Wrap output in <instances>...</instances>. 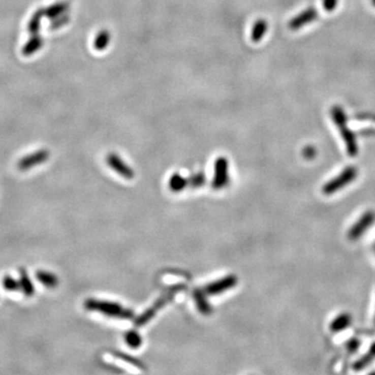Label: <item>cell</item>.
<instances>
[{
	"label": "cell",
	"mask_w": 375,
	"mask_h": 375,
	"mask_svg": "<svg viewBox=\"0 0 375 375\" xmlns=\"http://www.w3.org/2000/svg\"><path fill=\"white\" fill-rule=\"evenodd\" d=\"M83 305H85V308L87 310L98 311V312H101V314L103 315L110 316L113 318L128 319V320L135 318V312L132 309L124 307L121 304L116 303V302L89 298L85 301Z\"/></svg>",
	"instance_id": "1"
},
{
	"label": "cell",
	"mask_w": 375,
	"mask_h": 375,
	"mask_svg": "<svg viewBox=\"0 0 375 375\" xmlns=\"http://www.w3.org/2000/svg\"><path fill=\"white\" fill-rule=\"evenodd\" d=\"M330 115H331L332 120L335 121L337 128L339 129V131L341 133V136L343 137V139L345 141L348 154L351 155V157L357 155L358 152H359L357 139H356V136H354L353 132H351L347 127V116H346L343 108H341L339 106H333L330 109Z\"/></svg>",
	"instance_id": "2"
},
{
	"label": "cell",
	"mask_w": 375,
	"mask_h": 375,
	"mask_svg": "<svg viewBox=\"0 0 375 375\" xmlns=\"http://www.w3.org/2000/svg\"><path fill=\"white\" fill-rule=\"evenodd\" d=\"M184 289V286L179 284V285H176V286H173L171 287L168 291H167V293H165L163 296H161L153 304L152 306H150L149 308L146 309L143 314H141L139 317H137L135 319V324L136 326L140 327V326H143L145 325L147 322H149L154 316L157 312L163 307L165 306L166 304H168L174 297L175 295L178 293V292H180L181 290Z\"/></svg>",
	"instance_id": "3"
},
{
	"label": "cell",
	"mask_w": 375,
	"mask_h": 375,
	"mask_svg": "<svg viewBox=\"0 0 375 375\" xmlns=\"http://www.w3.org/2000/svg\"><path fill=\"white\" fill-rule=\"evenodd\" d=\"M357 173H358V170L356 167L348 166L338 177L330 180L323 186V193L327 195L335 193L336 191L341 189V188L345 186L348 182H351L354 178H356Z\"/></svg>",
	"instance_id": "4"
},
{
	"label": "cell",
	"mask_w": 375,
	"mask_h": 375,
	"mask_svg": "<svg viewBox=\"0 0 375 375\" xmlns=\"http://www.w3.org/2000/svg\"><path fill=\"white\" fill-rule=\"evenodd\" d=\"M49 157L50 152L47 149H40L21 159L18 162V168L21 171H28L33 169L34 167L47 162Z\"/></svg>",
	"instance_id": "5"
},
{
	"label": "cell",
	"mask_w": 375,
	"mask_h": 375,
	"mask_svg": "<svg viewBox=\"0 0 375 375\" xmlns=\"http://www.w3.org/2000/svg\"><path fill=\"white\" fill-rule=\"evenodd\" d=\"M228 161L224 157H220L215 162V172L212 182L213 189L220 190L228 182Z\"/></svg>",
	"instance_id": "6"
},
{
	"label": "cell",
	"mask_w": 375,
	"mask_h": 375,
	"mask_svg": "<svg viewBox=\"0 0 375 375\" xmlns=\"http://www.w3.org/2000/svg\"><path fill=\"white\" fill-rule=\"evenodd\" d=\"M238 284V277L234 274L227 275L219 280L208 284L203 288V292L206 295H218L223 293L224 291H227L236 287Z\"/></svg>",
	"instance_id": "7"
},
{
	"label": "cell",
	"mask_w": 375,
	"mask_h": 375,
	"mask_svg": "<svg viewBox=\"0 0 375 375\" xmlns=\"http://www.w3.org/2000/svg\"><path fill=\"white\" fill-rule=\"evenodd\" d=\"M318 18V12L314 8H307L297 16H295L293 19L290 20L289 22V28L292 30H297L305 26L306 24H309L314 22L315 20Z\"/></svg>",
	"instance_id": "8"
},
{
	"label": "cell",
	"mask_w": 375,
	"mask_h": 375,
	"mask_svg": "<svg viewBox=\"0 0 375 375\" xmlns=\"http://www.w3.org/2000/svg\"><path fill=\"white\" fill-rule=\"evenodd\" d=\"M107 163L111 168L127 179H133L135 177V171L131 167L122 161V159L116 153H110L107 157Z\"/></svg>",
	"instance_id": "9"
},
{
	"label": "cell",
	"mask_w": 375,
	"mask_h": 375,
	"mask_svg": "<svg viewBox=\"0 0 375 375\" xmlns=\"http://www.w3.org/2000/svg\"><path fill=\"white\" fill-rule=\"evenodd\" d=\"M375 219V215L373 212H367L365 213L362 218L352 226V228L348 233V237L351 240H356L360 238L366 229L373 223Z\"/></svg>",
	"instance_id": "10"
},
{
	"label": "cell",
	"mask_w": 375,
	"mask_h": 375,
	"mask_svg": "<svg viewBox=\"0 0 375 375\" xmlns=\"http://www.w3.org/2000/svg\"><path fill=\"white\" fill-rule=\"evenodd\" d=\"M205 295L206 294L204 293L203 290H200V289H195L193 292V297H194L198 310L201 312L202 315H210L213 311V308L210 302L206 300Z\"/></svg>",
	"instance_id": "11"
},
{
	"label": "cell",
	"mask_w": 375,
	"mask_h": 375,
	"mask_svg": "<svg viewBox=\"0 0 375 375\" xmlns=\"http://www.w3.org/2000/svg\"><path fill=\"white\" fill-rule=\"evenodd\" d=\"M44 45V40L38 34L32 35V38L26 42L25 45L22 47V54L25 56H29L38 52Z\"/></svg>",
	"instance_id": "12"
},
{
	"label": "cell",
	"mask_w": 375,
	"mask_h": 375,
	"mask_svg": "<svg viewBox=\"0 0 375 375\" xmlns=\"http://www.w3.org/2000/svg\"><path fill=\"white\" fill-rule=\"evenodd\" d=\"M36 278L38 279L40 284H42L48 289L56 288L59 282L58 277L54 273L49 272V271H45V270H38L36 273Z\"/></svg>",
	"instance_id": "13"
},
{
	"label": "cell",
	"mask_w": 375,
	"mask_h": 375,
	"mask_svg": "<svg viewBox=\"0 0 375 375\" xmlns=\"http://www.w3.org/2000/svg\"><path fill=\"white\" fill-rule=\"evenodd\" d=\"M19 273H20V284H21V291L23 292V294L26 297H32L35 295V286L32 283L27 271L24 268H20L19 269Z\"/></svg>",
	"instance_id": "14"
},
{
	"label": "cell",
	"mask_w": 375,
	"mask_h": 375,
	"mask_svg": "<svg viewBox=\"0 0 375 375\" xmlns=\"http://www.w3.org/2000/svg\"><path fill=\"white\" fill-rule=\"evenodd\" d=\"M68 10H69V3L68 2H59V3L53 4L52 6L45 9L44 12H45L46 17L53 20V19H55V18H57L61 15L66 14Z\"/></svg>",
	"instance_id": "15"
},
{
	"label": "cell",
	"mask_w": 375,
	"mask_h": 375,
	"mask_svg": "<svg viewBox=\"0 0 375 375\" xmlns=\"http://www.w3.org/2000/svg\"><path fill=\"white\" fill-rule=\"evenodd\" d=\"M189 186V179L181 176L178 173H174L169 180V188L172 192L178 193Z\"/></svg>",
	"instance_id": "16"
},
{
	"label": "cell",
	"mask_w": 375,
	"mask_h": 375,
	"mask_svg": "<svg viewBox=\"0 0 375 375\" xmlns=\"http://www.w3.org/2000/svg\"><path fill=\"white\" fill-rule=\"evenodd\" d=\"M110 41H111V34L106 29L100 30L95 37L94 48L98 51H102L110 45Z\"/></svg>",
	"instance_id": "17"
},
{
	"label": "cell",
	"mask_w": 375,
	"mask_h": 375,
	"mask_svg": "<svg viewBox=\"0 0 375 375\" xmlns=\"http://www.w3.org/2000/svg\"><path fill=\"white\" fill-rule=\"evenodd\" d=\"M267 30H268V23L266 22V21L264 19L258 20L253 27L252 40L254 42H260L266 35Z\"/></svg>",
	"instance_id": "18"
},
{
	"label": "cell",
	"mask_w": 375,
	"mask_h": 375,
	"mask_svg": "<svg viewBox=\"0 0 375 375\" xmlns=\"http://www.w3.org/2000/svg\"><path fill=\"white\" fill-rule=\"evenodd\" d=\"M43 16H45V12L42 9L35 12V14L32 16L27 26V29L32 35H36L39 33L41 27V20L43 18Z\"/></svg>",
	"instance_id": "19"
},
{
	"label": "cell",
	"mask_w": 375,
	"mask_h": 375,
	"mask_svg": "<svg viewBox=\"0 0 375 375\" xmlns=\"http://www.w3.org/2000/svg\"><path fill=\"white\" fill-rule=\"evenodd\" d=\"M124 340L131 348H139L143 343L142 337L136 330H130L125 333Z\"/></svg>",
	"instance_id": "20"
},
{
	"label": "cell",
	"mask_w": 375,
	"mask_h": 375,
	"mask_svg": "<svg viewBox=\"0 0 375 375\" xmlns=\"http://www.w3.org/2000/svg\"><path fill=\"white\" fill-rule=\"evenodd\" d=\"M351 322V318L349 317V315H341L339 316L337 319L333 320L330 324V329L332 331H339L342 330L344 328H346L348 326V324Z\"/></svg>",
	"instance_id": "21"
},
{
	"label": "cell",
	"mask_w": 375,
	"mask_h": 375,
	"mask_svg": "<svg viewBox=\"0 0 375 375\" xmlns=\"http://www.w3.org/2000/svg\"><path fill=\"white\" fill-rule=\"evenodd\" d=\"M113 354H114L115 357H117L118 359H120L122 361H125L127 363L131 364V365H134L135 367H137L139 369L145 370V366H144V364L141 361L137 360L136 358H133L132 356H129V354H127V353H123V352L117 351V352H113Z\"/></svg>",
	"instance_id": "22"
},
{
	"label": "cell",
	"mask_w": 375,
	"mask_h": 375,
	"mask_svg": "<svg viewBox=\"0 0 375 375\" xmlns=\"http://www.w3.org/2000/svg\"><path fill=\"white\" fill-rule=\"evenodd\" d=\"M374 358H375V343L371 346L369 353H368V354H366V356H364L360 361H358L356 364H354V365H353V368L356 369V370L362 369V368H364L366 365L370 364V363L373 361V359H374Z\"/></svg>",
	"instance_id": "23"
},
{
	"label": "cell",
	"mask_w": 375,
	"mask_h": 375,
	"mask_svg": "<svg viewBox=\"0 0 375 375\" xmlns=\"http://www.w3.org/2000/svg\"><path fill=\"white\" fill-rule=\"evenodd\" d=\"M4 288L7 290V291H10V292H17V291H21V284H20V280H17L16 278H14L13 276L11 275H7L5 278H4Z\"/></svg>",
	"instance_id": "24"
},
{
	"label": "cell",
	"mask_w": 375,
	"mask_h": 375,
	"mask_svg": "<svg viewBox=\"0 0 375 375\" xmlns=\"http://www.w3.org/2000/svg\"><path fill=\"white\" fill-rule=\"evenodd\" d=\"M189 179V186L196 189V188H200L205 182V175L203 172H198L196 174H193Z\"/></svg>",
	"instance_id": "25"
},
{
	"label": "cell",
	"mask_w": 375,
	"mask_h": 375,
	"mask_svg": "<svg viewBox=\"0 0 375 375\" xmlns=\"http://www.w3.org/2000/svg\"><path fill=\"white\" fill-rule=\"evenodd\" d=\"M69 16L67 14H64L61 15L55 19H53V22H52V25H51V28L53 29H56V28H59L61 26H64L65 24H67L69 22Z\"/></svg>",
	"instance_id": "26"
},
{
	"label": "cell",
	"mask_w": 375,
	"mask_h": 375,
	"mask_svg": "<svg viewBox=\"0 0 375 375\" xmlns=\"http://www.w3.org/2000/svg\"><path fill=\"white\" fill-rule=\"evenodd\" d=\"M322 6L326 12H332L338 6V0H322Z\"/></svg>",
	"instance_id": "27"
},
{
	"label": "cell",
	"mask_w": 375,
	"mask_h": 375,
	"mask_svg": "<svg viewBox=\"0 0 375 375\" xmlns=\"http://www.w3.org/2000/svg\"><path fill=\"white\" fill-rule=\"evenodd\" d=\"M302 154L305 159L311 160V159H314V157L316 155V149L314 147H311V146H306V147L303 149Z\"/></svg>",
	"instance_id": "28"
},
{
	"label": "cell",
	"mask_w": 375,
	"mask_h": 375,
	"mask_svg": "<svg viewBox=\"0 0 375 375\" xmlns=\"http://www.w3.org/2000/svg\"><path fill=\"white\" fill-rule=\"evenodd\" d=\"M356 118L359 119V120H371V121H375V115L374 114H369V113L359 114Z\"/></svg>",
	"instance_id": "29"
},
{
	"label": "cell",
	"mask_w": 375,
	"mask_h": 375,
	"mask_svg": "<svg viewBox=\"0 0 375 375\" xmlns=\"http://www.w3.org/2000/svg\"><path fill=\"white\" fill-rule=\"evenodd\" d=\"M359 346H360V342H359L358 340H351V341H349V343H348V349H349V350H351L352 352H353V351H356V349H357Z\"/></svg>",
	"instance_id": "30"
},
{
	"label": "cell",
	"mask_w": 375,
	"mask_h": 375,
	"mask_svg": "<svg viewBox=\"0 0 375 375\" xmlns=\"http://www.w3.org/2000/svg\"><path fill=\"white\" fill-rule=\"evenodd\" d=\"M371 2H372V5L375 7V0H371Z\"/></svg>",
	"instance_id": "31"
}]
</instances>
